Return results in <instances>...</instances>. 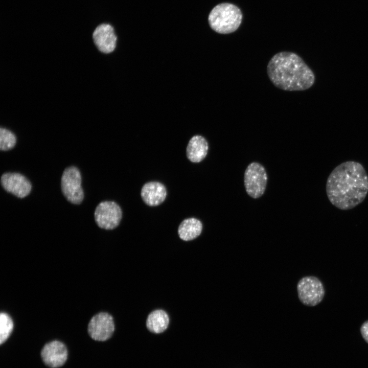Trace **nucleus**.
I'll use <instances>...</instances> for the list:
<instances>
[{"label": "nucleus", "instance_id": "obj_1", "mask_svg": "<svg viewBox=\"0 0 368 368\" xmlns=\"http://www.w3.org/2000/svg\"><path fill=\"white\" fill-rule=\"evenodd\" d=\"M368 192V176L359 163L348 161L337 166L329 175L326 192L330 202L343 210L361 203Z\"/></svg>", "mask_w": 368, "mask_h": 368}, {"label": "nucleus", "instance_id": "obj_2", "mask_svg": "<svg viewBox=\"0 0 368 368\" xmlns=\"http://www.w3.org/2000/svg\"><path fill=\"white\" fill-rule=\"evenodd\" d=\"M267 73L274 86L284 90H306L315 82L311 68L300 56L290 52L275 54L267 64Z\"/></svg>", "mask_w": 368, "mask_h": 368}, {"label": "nucleus", "instance_id": "obj_3", "mask_svg": "<svg viewBox=\"0 0 368 368\" xmlns=\"http://www.w3.org/2000/svg\"><path fill=\"white\" fill-rule=\"evenodd\" d=\"M242 18L241 12L236 6L222 3L214 7L210 12L208 22L211 28L220 34L235 32L240 26Z\"/></svg>", "mask_w": 368, "mask_h": 368}, {"label": "nucleus", "instance_id": "obj_4", "mask_svg": "<svg viewBox=\"0 0 368 368\" xmlns=\"http://www.w3.org/2000/svg\"><path fill=\"white\" fill-rule=\"evenodd\" d=\"M297 291L301 302L310 307L319 304L325 293L322 282L314 276H306L301 279L297 284Z\"/></svg>", "mask_w": 368, "mask_h": 368}, {"label": "nucleus", "instance_id": "obj_5", "mask_svg": "<svg viewBox=\"0 0 368 368\" xmlns=\"http://www.w3.org/2000/svg\"><path fill=\"white\" fill-rule=\"evenodd\" d=\"M267 175L264 167L260 163L252 162L247 167L244 182L248 195L253 198L262 196L266 190Z\"/></svg>", "mask_w": 368, "mask_h": 368}, {"label": "nucleus", "instance_id": "obj_6", "mask_svg": "<svg viewBox=\"0 0 368 368\" xmlns=\"http://www.w3.org/2000/svg\"><path fill=\"white\" fill-rule=\"evenodd\" d=\"M61 188L63 194L71 203L80 204L84 198L81 187V176L79 169L74 166L66 168L63 171L61 179Z\"/></svg>", "mask_w": 368, "mask_h": 368}, {"label": "nucleus", "instance_id": "obj_7", "mask_svg": "<svg viewBox=\"0 0 368 368\" xmlns=\"http://www.w3.org/2000/svg\"><path fill=\"white\" fill-rule=\"evenodd\" d=\"M94 215L96 222L99 227L113 229L120 224L122 218V211L116 202L105 201L97 205Z\"/></svg>", "mask_w": 368, "mask_h": 368}, {"label": "nucleus", "instance_id": "obj_8", "mask_svg": "<svg viewBox=\"0 0 368 368\" xmlns=\"http://www.w3.org/2000/svg\"><path fill=\"white\" fill-rule=\"evenodd\" d=\"M87 330L90 337L94 340L106 341L112 337L115 331L113 317L107 312H100L91 318Z\"/></svg>", "mask_w": 368, "mask_h": 368}, {"label": "nucleus", "instance_id": "obj_9", "mask_svg": "<svg viewBox=\"0 0 368 368\" xmlns=\"http://www.w3.org/2000/svg\"><path fill=\"white\" fill-rule=\"evenodd\" d=\"M93 38L97 49L102 54H111L117 48L118 36L114 28L109 24L98 26L93 32Z\"/></svg>", "mask_w": 368, "mask_h": 368}, {"label": "nucleus", "instance_id": "obj_10", "mask_svg": "<svg viewBox=\"0 0 368 368\" xmlns=\"http://www.w3.org/2000/svg\"><path fill=\"white\" fill-rule=\"evenodd\" d=\"M3 188L20 198L28 195L32 189L30 181L23 175L19 173H5L1 178Z\"/></svg>", "mask_w": 368, "mask_h": 368}, {"label": "nucleus", "instance_id": "obj_11", "mask_svg": "<svg viewBox=\"0 0 368 368\" xmlns=\"http://www.w3.org/2000/svg\"><path fill=\"white\" fill-rule=\"evenodd\" d=\"M41 357L47 366L57 368L63 365L67 358V350L61 341L54 340L46 343L41 351Z\"/></svg>", "mask_w": 368, "mask_h": 368}, {"label": "nucleus", "instance_id": "obj_12", "mask_svg": "<svg viewBox=\"0 0 368 368\" xmlns=\"http://www.w3.org/2000/svg\"><path fill=\"white\" fill-rule=\"evenodd\" d=\"M141 195L144 202L148 205L154 206L161 204L167 196L165 186L158 181H150L142 187Z\"/></svg>", "mask_w": 368, "mask_h": 368}, {"label": "nucleus", "instance_id": "obj_13", "mask_svg": "<svg viewBox=\"0 0 368 368\" xmlns=\"http://www.w3.org/2000/svg\"><path fill=\"white\" fill-rule=\"evenodd\" d=\"M208 150L209 144L205 138L201 135H194L187 145V156L193 163H199L206 157Z\"/></svg>", "mask_w": 368, "mask_h": 368}, {"label": "nucleus", "instance_id": "obj_14", "mask_svg": "<svg viewBox=\"0 0 368 368\" xmlns=\"http://www.w3.org/2000/svg\"><path fill=\"white\" fill-rule=\"evenodd\" d=\"M170 322V318L168 312L164 309H157L152 310L148 315L146 326L149 332L159 334L168 329Z\"/></svg>", "mask_w": 368, "mask_h": 368}, {"label": "nucleus", "instance_id": "obj_15", "mask_svg": "<svg viewBox=\"0 0 368 368\" xmlns=\"http://www.w3.org/2000/svg\"><path fill=\"white\" fill-rule=\"evenodd\" d=\"M202 228V224L199 220L195 218H189L180 223L177 233L181 240L190 241L195 239L201 234Z\"/></svg>", "mask_w": 368, "mask_h": 368}, {"label": "nucleus", "instance_id": "obj_16", "mask_svg": "<svg viewBox=\"0 0 368 368\" xmlns=\"http://www.w3.org/2000/svg\"><path fill=\"white\" fill-rule=\"evenodd\" d=\"M13 323L11 317L6 313L0 314V343L5 342L11 334Z\"/></svg>", "mask_w": 368, "mask_h": 368}, {"label": "nucleus", "instance_id": "obj_17", "mask_svg": "<svg viewBox=\"0 0 368 368\" xmlns=\"http://www.w3.org/2000/svg\"><path fill=\"white\" fill-rule=\"evenodd\" d=\"M16 137L10 130L1 127L0 129V149L7 151L12 149L16 145Z\"/></svg>", "mask_w": 368, "mask_h": 368}, {"label": "nucleus", "instance_id": "obj_18", "mask_svg": "<svg viewBox=\"0 0 368 368\" xmlns=\"http://www.w3.org/2000/svg\"><path fill=\"white\" fill-rule=\"evenodd\" d=\"M360 332L362 337L368 343V320L364 322L361 326Z\"/></svg>", "mask_w": 368, "mask_h": 368}]
</instances>
